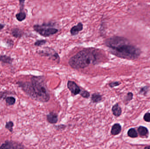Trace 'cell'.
I'll return each mask as SVG.
<instances>
[{
    "label": "cell",
    "instance_id": "44dd1931",
    "mask_svg": "<svg viewBox=\"0 0 150 149\" xmlns=\"http://www.w3.org/2000/svg\"><path fill=\"white\" fill-rule=\"evenodd\" d=\"M14 123L13 122L10 121L8 122H6V126H5V127L8 130H9V132H13V127L14 126Z\"/></svg>",
    "mask_w": 150,
    "mask_h": 149
},
{
    "label": "cell",
    "instance_id": "7a4b0ae2",
    "mask_svg": "<svg viewBox=\"0 0 150 149\" xmlns=\"http://www.w3.org/2000/svg\"><path fill=\"white\" fill-rule=\"evenodd\" d=\"M30 82L18 81L19 87L35 101L47 103L50 99V94L44 76H32Z\"/></svg>",
    "mask_w": 150,
    "mask_h": 149
},
{
    "label": "cell",
    "instance_id": "2e32d148",
    "mask_svg": "<svg viewBox=\"0 0 150 149\" xmlns=\"http://www.w3.org/2000/svg\"><path fill=\"white\" fill-rule=\"evenodd\" d=\"M15 18L19 22H22L24 21L26 18V14L24 11H20L15 14Z\"/></svg>",
    "mask_w": 150,
    "mask_h": 149
},
{
    "label": "cell",
    "instance_id": "484cf974",
    "mask_svg": "<svg viewBox=\"0 0 150 149\" xmlns=\"http://www.w3.org/2000/svg\"><path fill=\"white\" fill-rule=\"evenodd\" d=\"M14 41L11 39H7L5 41V43L6 44L7 46L8 47H12L14 46Z\"/></svg>",
    "mask_w": 150,
    "mask_h": 149
},
{
    "label": "cell",
    "instance_id": "ac0fdd59",
    "mask_svg": "<svg viewBox=\"0 0 150 149\" xmlns=\"http://www.w3.org/2000/svg\"><path fill=\"white\" fill-rule=\"evenodd\" d=\"M129 137L133 138L138 137V133L134 128H131L128 130L127 133Z\"/></svg>",
    "mask_w": 150,
    "mask_h": 149
},
{
    "label": "cell",
    "instance_id": "7c38bea8",
    "mask_svg": "<svg viewBox=\"0 0 150 149\" xmlns=\"http://www.w3.org/2000/svg\"><path fill=\"white\" fill-rule=\"evenodd\" d=\"M112 113L114 116H115V117H118L121 115L122 111L120 106L119 105V104H115L112 107Z\"/></svg>",
    "mask_w": 150,
    "mask_h": 149
},
{
    "label": "cell",
    "instance_id": "8fae6325",
    "mask_svg": "<svg viewBox=\"0 0 150 149\" xmlns=\"http://www.w3.org/2000/svg\"><path fill=\"white\" fill-rule=\"evenodd\" d=\"M121 131V126L119 123H115L112 126L111 133L113 136H116L120 134Z\"/></svg>",
    "mask_w": 150,
    "mask_h": 149
},
{
    "label": "cell",
    "instance_id": "cb8c5ba5",
    "mask_svg": "<svg viewBox=\"0 0 150 149\" xmlns=\"http://www.w3.org/2000/svg\"><path fill=\"white\" fill-rule=\"evenodd\" d=\"M10 94H13L12 93H11L10 92H0V100L1 99H5L7 97V95Z\"/></svg>",
    "mask_w": 150,
    "mask_h": 149
},
{
    "label": "cell",
    "instance_id": "f546056e",
    "mask_svg": "<svg viewBox=\"0 0 150 149\" xmlns=\"http://www.w3.org/2000/svg\"><path fill=\"white\" fill-rule=\"evenodd\" d=\"M5 26H6V25L0 23V31L2 30V29H3L4 28H5Z\"/></svg>",
    "mask_w": 150,
    "mask_h": 149
},
{
    "label": "cell",
    "instance_id": "7402d4cb",
    "mask_svg": "<svg viewBox=\"0 0 150 149\" xmlns=\"http://www.w3.org/2000/svg\"><path fill=\"white\" fill-rule=\"evenodd\" d=\"M149 87L147 86H146L142 87L140 89V94H143V95L146 96L148 91H149Z\"/></svg>",
    "mask_w": 150,
    "mask_h": 149
},
{
    "label": "cell",
    "instance_id": "8992f818",
    "mask_svg": "<svg viewBox=\"0 0 150 149\" xmlns=\"http://www.w3.org/2000/svg\"><path fill=\"white\" fill-rule=\"evenodd\" d=\"M25 146L21 144L13 141H5L0 146V149H24Z\"/></svg>",
    "mask_w": 150,
    "mask_h": 149
},
{
    "label": "cell",
    "instance_id": "6da1fadb",
    "mask_svg": "<svg viewBox=\"0 0 150 149\" xmlns=\"http://www.w3.org/2000/svg\"><path fill=\"white\" fill-rule=\"evenodd\" d=\"M104 44L111 54L120 58L135 59L142 53L139 48L131 44L127 38L122 36H113L108 38L104 41Z\"/></svg>",
    "mask_w": 150,
    "mask_h": 149
},
{
    "label": "cell",
    "instance_id": "d6986e66",
    "mask_svg": "<svg viewBox=\"0 0 150 149\" xmlns=\"http://www.w3.org/2000/svg\"><path fill=\"white\" fill-rule=\"evenodd\" d=\"M133 94L132 92H128L124 98V102L125 104H128L129 103L133 98Z\"/></svg>",
    "mask_w": 150,
    "mask_h": 149
},
{
    "label": "cell",
    "instance_id": "30bf717a",
    "mask_svg": "<svg viewBox=\"0 0 150 149\" xmlns=\"http://www.w3.org/2000/svg\"><path fill=\"white\" fill-rule=\"evenodd\" d=\"M47 120L49 123L55 124L58 122V116L54 112H50L47 115Z\"/></svg>",
    "mask_w": 150,
    "mask_h": 149
},
{
    "label": "cell",
    "instance_id": "603a6c76",
    "mask_svg": "<svg viewBox=\"0 0 150 149\" xmlns=\"http://www.w3.org/2000/svg\"><path fill=\"white\" fill-rule=\"evenodd\" d=\"M79 94L82 97L85 98H88L90 96V93L86 90H84V89L81 90V92Z\"/></svg>",
    "mask_w": 150,
    "mask_h": 149
},
{
    "label": "cell",
    "instance_id": "9c48e42d",
    "mask_svg": "<svg viewBox=\"0 0 150 149\" xmlns=\"http://www.w3.org/2000/svg\"><path fill=\"white\" fill-rule=\"evenodd\" d=\"M83 28L84 25L82 23H78L77 25H75L71 28L70 31V34L73 36L77 35L80 31L83 30Z\"/></svg>",
    "mask_w": 150,
    "mask_h": 149
},
{
    "label": "cell",
    "instance_id": "ffe728a7",
    "mask_svg": "<svg viewBox=\"0 0 150 149\" xmlns=\"http://www.w3.org/2000/svg\"><path fill=\"white\" fill-rule=\"evenodd\" d=\"M47 41L46 40H37L34 42V46H36L40 47L45 45L47 43Z\"/></svg>",
    "mask_w": 150,
    "mask_h": 149
},
{
    "label": "cell",
    "instance_id": "4316f807",
    "mask_svg": "<svg viewBox=\"0 0 150 149\" xmlns=\"http://www.w3.org/2000/svg\"><path fill=\"white\" fill-rule=\"evenodd\" d=\"M19 3V6H20V11H23L24 10V8L25 6V3L26 0H18Z\"/></svg>",
    "mask_w": 150,
    "mask_h": 149
},
{
    "label": "cell",
    "instance_id": "f1b7e54d",
    "mask_svg": "<svg viewBox=\"0 0 150 149\" xmlns=\"http://www.w3.org/2000/svg\"><path fill=\"white\" fill-rule=\"evenodd\" d=\"M55 128L58 130H62L65 129L66 127V125H63V124H61L59 126H55Z\"/></svg>",
    "mask_w": 150,
    "mask_h": 149
},
{
    "label": "cell",
    "instance_id": "277c9868",
    "mask_svg": "<svg viewBox=\"0 0 150 149\" xmlns=\"http://www.w3.org/2000/svg\"><path fill=\"white\" fill-rule=\"evenodd\" d=\"M55 24L50 23H43L42 24L34 25L33 26V30L37 33L44 37H49L57 33L59 30L54 28Z\"/></svg>",
    "mask_w": 150,
    "mask_h": 149
},
{
    "label": "cell",
    "instance_id": "5b68a950",
    "mask_svg": "<svg viewBox=\"0 0 150 149\" xmlns=\"http://www.w3.org/2000/svg\"><path fill=\"white\" fill-rule=\"evenodd\" d=\"M40 56L47 57L50 59L53 60L59 64L60 61L59 56L55 49L51 48L45 47L42 50L37 52Z\"/></svg>",
    "mask_w": 150,
    "mask_h": 149
},
{
    "label": "cell",
    "instance_id": "9a60e30c",
    "mask_svg": "<svg viewBox=\"0 0 150 149\" xmlns=\"http://www.w3.org/2000/svg\"><path fill=\"white\" fill-rule=\"evenodd\" d=\"M138 132L140 136L141 137H147L149 133L148 129L145 127L143 126L139 127L138 128Z\"/></svg>",
    "mask_w": 150,
    "mask_h": 149
},
{
    "label": "cell",
    "instance_id": "4fadbf2b",
    "mask_svg": "<svg viewBox=\"0 0 150 149\" xmlns=\"http://www.w3.org/2000/svg\"><path fill=\"white\" fill-rule=\"evenodd\" d=\"M14 59L10 56L6 55H0V62L4 64H12Z\"/></svg>",
    "mask_w": 150,
    "mask_h": 149
},
{
    "label": "cell",
    "instance_id": "52a82bcc",
    "mask_svg": "<svg viewBox=\"0 0 150 149\" xmlns=\"http://www.w3.org/2000/svg\"><path fill=\"white\" fill-rule=\"evenodd\" d=\"M67 87L69 91L74 95L79 94L81 92V89L73 81H68L67 83Z\"/></svg>",
    "mask_w": 150,
    "mask_h": 149
},
{
    "label": "cell",
    "instance_id": "83f0119b",
    "mask_svg": "<svg viewBox=\"0 0 150 149\" xmlns=\"http://www.w3.org/2000/svg\"><path fill=\"white\" fill-rule=\"evenodd\" d=\"M144 120L147 122H150V113L147 112L145 113L144 116Z\"/></svg>",
    "mask_w": 150,
    "mask_h": 149
},
{
    "label": "cell",
    "instance_id": "e0dca14e",
    "mask_svg": "<svg viewBox=\"0 0 150 149\" xmlns=\"http://www.w3.org/2000/svg\"><path fill=\"white\" fill-rule=\"evenodd\" d=\"M5 99H6V103L9 106L14 105L16 102L15 98L12 96H7Z\"/></svg>",
    "mask_w": 150,
    "mask_h": 149
},
{
    "label": "cell",
    "instance_id": "ba28073f",
    "mask_svg": "<svg viewBox=\"0 0 150 149\" xmlns=\"http://www.w3.org/2000/svg\"><path fill=\"white\" fill-rule=\"evenodd\" d=\"M11 34L12 36L16 39H21L24 36L25 32L19 28H14L11 29Z\"/></svg>",
    "mask_w": 150,
    "mask_h": 149
},
{
    "label": "cell",
    "instance_id": "3957f363",
    "mask_svg": "<svg viewBox=\"0 0 150 149\" xmlns=\"http://www.w3.org/2000/svg\"><path fill=\"white\" fill-rule=\"evenodd\" d=\"M104 54L98 49H84L70 58L68 64L74 69H84L91 64L95 65L102 60Z\"/></svg>",
    "mask_w": 150,
    "mask_h": 149
},
{
    "label": "cell",
    "instance_id": "5bb4252c",
    "mask_svg": "<svg viewBox=\"0 0 150 149\" xmlns=\"http://www.w3.org/2000/svg\"><path fill=\"white\" fill-rule=\"evenodd\" d=\"M102 100V96L99 93H93L91 97V102L93 103H98Z\"/></svg>",
    "mask_w": 150,
    "mask_h": 149
},
{
    "label": "cell",
    "instance_id": "4dcf8cb0",
    "mask_svg": "<svg viewBox=\"0 0 150 149\" xmlns=\"http://www.w3.org/2000/svg\"><path fill=\"white\" fill-rule=\"evenodd\" d=\"M144 149H150V146H146V147H145Z\"/></svg>",
    "mask_w": 150,
    "mask_h": 149
},
{
    "label": "cell",
    "instance_id": "d4e9b609",
    "mask_svg": "<svg viewBox=\"0 0 150 149\" xmlns=\"http://www.w3.org/2000/svg\"><path fill=\"white\" fill-rule=\"evenodd\" d=\"M121 84V83L119 81L112 82L110 83L109 84V86L110 87H111V88H113V87L118 86L120 85Z\"/></svg>",
    "mask_w": 150,
    "mask_h": 149
}]
</instances>
